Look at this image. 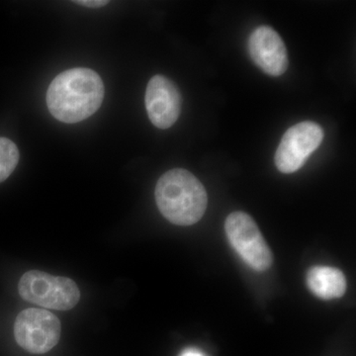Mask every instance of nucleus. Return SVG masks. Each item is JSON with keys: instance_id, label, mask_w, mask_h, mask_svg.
Listing matches in <instances>:
<instances>
[{"instance_id": "11", "label": "nucleus", "mask_w": 356, "mask_h": 356, "mask_svg": "<svg viewBox=\"0 0 356 356\" xmlns=\"http://www.w3.org/2000/svg\"><path fill=\"white\" fill-rule=\"evenodd\" d=\"M74 3L88 7V8H99V7L108 4V1H104V0H81V1H74Z\"/></svg>"}, {"instance_id": "3", "label": "nucleus", "mask_w": 356, "mask_h": 356, "mask_svg": "<svg viewBox=\"0 0 356 356\" xmlns=\"http://www.w3.org/2000/svg\"><path fill=\"white\" fill-rule=\"evenodd\" d=\"M18 291L25 301L58 311L74 308L81 299V292L74 280L39 270L23 274Z\"/></svg>"}, {"instance_id": "9", "label": "nucleus", "mask_w": 356, "mask_h": 356, "mask_svg": "<svg viewBox=\"0 0 356 356\" xmlns=\"http://www.w3.org/2000/svg\"><path fill=\"white\" fill-rule=\"evenodd\" d=\"M306 282L314 295L324 300L341 298L346 290V276L331 266L312 267L307 273Z\"/></svg>"}, {"instance_id": "1", "label": "nucleus", "mask_w": 356, "mask_h": 356, "mask_svg": "<svg viewBox=\"0 0 356 356\" xmlns=\"http://www.w3.org/2000/svg\"><path fill=\"white\" fill-rule=\"evenodd\" d=\"M104 84L95 70H65L51 81L47 92L49 111L57 120L72 124L86 120L100 108Z\"/></svg>"}, {"instance_id": "2", "label": "nucleus", "mask_w": 356, "mask_h": 356, "mask_svg": "<svg viewBox=\"0 0 356 356\" xmlns=\"http://www.w3.org/2000/svg\"><path fill=\"white\" fill-rule=\"evenodd\" d=\"M156 205L168 221L177 226H191L203 217L208 196L197 177L184 168L168 170L156 184Z\"/></svg>"}, {"instance_id": "5", "label": "nucleus", "mask_w": 356, "mask_h": 356, "mask_svg": "<svg viewBox=\"0 0 356 356\" xmlns=\"http://www.w3.org/2000/svg\"><path fill=\"white\" fill-rule=\"evenodd\" d=\"M60 320L50 311L29 308L21 312L14 323V336L21 348L34 355H44L57 346Z\"/></svg>"}, {"instance_id": "4", "label": "nucleus", "mask_w": 356, "mask_h": 356, "mask_svg": "<svg viewBox=\"0 0 356 356\" xmlns=\"http://www.w3.org/2000/svg\"><path fill=\"white\" fill-rule=\"evenodd\" d=\"M225 231L232 247L248 266L257 271H266L273 266V252L254 219L247 213H231L225 222Z\"/></svg>"}, {"instance_id": "8", "label": "nucleus", "mask_w": 356, "mask_h": 356, "mask_svg": "<svg viewBox=\"0 0 356 356\" xmlns=\"http://www.w3.org/2000/svg\"><path fill=\"white\" fill-rule=\"evenodd\" d=\"M248 53L255 65L270 76H280L288 69L286 46L269 26L255 28L248 39Z\"/></svg>"}, {"instance_id": "7", "label": "nucleus", "mask_w": 356, "mask_h": 356, "mask_svg": "<svg viewBox=\"0 0 356 356\" xmlns=\"http://www.w3.org/2000/svg\"><path fill=\"white\" fill-rule=\"evenodd\" d=\"M145 102L149 120L156 128H170L179 118L181 95L168 77L159 74L152 77L147 83Z\"/></svg>"}, {"instance_id": "12", "label": "nucleus", "mask_w": 356, "mask_h": 356, "mask_svg": "<svg viewBox=\"0 0 356 356\" xmlns=\"http://www.w3.org/2000/svg\"><path fill=\"white\" fill-rule=\"evenodd\" d=\"M178 356H209L197 348H187Z\"/></svg>"}, {"instance_id": "10", "label": "nucleus", "mask_w": 356, "mask_h": 356, "mask_svg": "<svg viewBox=\"0 0 356 356\" xmlns=\"http://www.w3.org/2000/svg\"><path fill=\"white\" fill-rule=\"evenodd\" d=\"M19 158V149L13 140L0 137V184L13 175Z\"/></svg>"}, {"instance_id": "6", "label": "nucleus", "mask_w": 356, "mask_h": 356, "mask_svg": "<svg viewBox=\"0 0 356 356\" xmlns=\"http://www.w3.org/2000/svg\"><path fill=\"white\" fill-rule=\"evenodd\" d=\"M324 130L316 122L305 121L288 129L275 154V165L280 172H296L324 140Z\"/></svg>"}]
</instances>
